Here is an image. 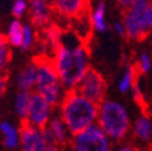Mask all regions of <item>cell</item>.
<instances>
[{"label":"cell","instance_id":"obj_1","mask_svg":"<svg viewBox=\"0 0 152 151\" xmlns=\"http://www.w3.org/2000/svg\"><path fill=\"white\" fill-rule=\"evenodd\" d=\"M50 60L66 91L76 90L91 68L88 46L75 32H64L60 46L53 52Z\"/></svg>","mask_w":152,"mask_h":151},{"label":"cell","instance_id":"obj_2","mask_svg":"<svg viewBox=\"0 0 152 151\" xmlns=\"http://www.w3.org/2000/svg\"><path fill=\"white\" fill-rule=\"evenodd\" d=\"M57 114L66 125L71 135L82 132L98 120V104L86 98L77 90L66 91L57 106Z\"/></svg>","mask_w":152,"mask_h":151},{"label":"cell","instance_id":"obj_3","mask_svg":"<svg viewBox=\"0 0 152 151\" xmlns=\"http://www.w3.org/2000/svg\"><path fill=\"white\" fill-rule=\"evenodd\" d=\"M132 123L129 110L121 101L106 98L98 105L96 124L114 144L126 142L132 133Z\"/></svg>","mask_w":152,"mask_h":151},{"label":"cell","instance_id":"obj_4","mask_svg":"<svg viewBox=\"0 0 152 151\" xmlns=\"http://www.w3.org/2000/svg\"><path fill=\"white\" fill-rule=\"evenodd\" d=\"M122 23L126 30V38L141 42L152 33V0H137L124 11Z\"/></svg>","mask_w":152,"mask_h":151},{"label":"cell","instance_id":"obj_5","mask_svg":"<svg viewBox=\"0 0 152 151\" xmlns=\"http://www.w3.org/2000/svg\"><path fill=\"white\" fill-rule=\"evenodd\" d=\"M38 63V76L34 93L42 97L46 102L56 108L60 105L66 90L64 88L60 78L57 75L53 63L49 57H35Z\"/></svg>","mask_w":152,"mask_h":151},{"label":"cell","instance_id":"obj_6","mask_svg":"<svg viewBox=\"0 0 152 151\" xmlns=\"http://www.w3.org/2000/svg\"><path fill=\"white\" fill-rule=\"evenodd\" d=\"M114 143L101 129L98 124H92L82 132L72 135L68 147L72 151H111Z\"/></svg>","mask_w":152,"mask_h":151},{"label":"cell","instance_id":"obj_7","mask_svg":"<svg viewBox=\"0 0 152 151\" xmlns=\"http://www.w3.org/2000/svg\"><path fill=\"white\" fill-rule=\"evenodd\" d=\"M107 82L104 76L102 75L99 71L94 68H90L88 72L83 76L82 82L77 86V91L83 94L86 98L91 99L95 104H101L103 99H106V94H107Z\"/></svg>","mask_w":152,"mask_h":151},{"label":"cell","instance_id":"obj_8","mask_svg":"<svg viewBox=\"0 0 152 151\" xmlns=\"http://www.w3.org/2000/svg\"><path fill=\"white\" fill-rule=\"evenodd\" d=\"M54 109L49 102L44 99L37 93H31V101H30V108H28V114L25 123L28 125L37 127V128L45 129L49 124L54 113Z\"/></svg>","mask_w":152,"mask_h":151},{"label":"cell","instance_id":"obj_9","mask_svg":"<svg viewBox=\"0 0 152 151\" xmlns=\"http://www.w3.org/2000/svg\"><path fill=\"white\" fill-rule=\"evenodd\" d=\"M133 144L142 151H152V114L148 112L139 113L132 123Z\"/></svg>","mask_w":152,"mask_h":151},{"label":"cell","instance_id":"obj_10","mask_svg":"<svg viewBox=\"0 0 152 151\" xmlns=\"http://www.w3.org/2000/svg\"><path fill=\"white\" fill-rule=\"evenodd\" d=\"M50 146L46 131L22 123L20 125V151H45Z\"/></svg>","mask_w":152,"mask_h":151},{"label":"cell","instance_id":"obj_11","mask_svg":"<svg viewBox=\"0 0 152 151\" xmlns=\"http://www.w3.org/2000/svg\"><path fill=\"white\" fill-rule=\"evenodd\" d=\"M90 0H52L53 13L66 21H79L88 10Z\"/></svg>","mask_w":152,"mask_h":151},{"label":"cell","instance_id":"obj_12","mask_svg":"<svg viewBox=\"0 0 152 151\" xmlns=\"http://www.w3.org/2000/svg\"><path fill=\"white\" fill-rule=\"evenodd\" d=\"M52 0H28V18L37 30H44L53 18Z\"/></svg>","mask_w":152,"mask_h":151},{"label":"cell","instance_id":"obj_13","mask_svg":"<svg viewBox=\"0 0 152 151\" xmlns=\"http://www.w3.org/2000/svg\"><path fill=\"white\" fill-rule=\"evenodd\" d=\"M45 131H46V135L50 140V144L57 146L60 148H65L69 146L72 135L68 131L64 121L58 117V114H54L53 119L49 121L48 127L45 128Z\"/></svg>","mask_w":152,"mask_h":151},{"label":"cell","instance_id":"obj_14","mask_svg":"<svg viewBox=\"0 0 152 151\" xmlns=\"http://www.w3.org/2000/svg\"><path fill=\"white\" fill-rule=\"evenodd\" d=\"M37 76H38V63H37V59H33L16 75L15 83H16V87H18V91L34 93Z\"/></svg>","mask_w":152,"mask_h":151},{"label":"cell","instance_id":"obj_15","mask_svg":"<svg viewBox=\"0 0 152 151\" xmlns=\"http://www.w3.org/2000/svg\"><path fill=\"white\" fill-rule=\"evenodd\" d=\"M106 3L103 0H98L96 3L92 6L91 11L88 14L90 26L95 33L103 34L109 30V22L106 19Z\"/></svg>","mask_w":152,"mask_h":151},{"label":"cell","instance_id":"obj_16","mask_svg":"<svg viewBox=\"0 0 152 151\" xmlns=\"http://www.w3.org/2000/svg\"><path fill=\"white\" fill-rule=\"evenodd\" d=\"M64 29H61L58 25L56 23H50L49 26L41 30V34H39V41H42L45 44V46L49 49L50 52V56L53 55V52L60 46L61 40H63L64 35Z\"/></svg>","mask_w":152,"mask_h":151},{"label":"cell","instance_id":"obj_17","mask_svg":"<svg viewBox=\"0 0 152 151\" xmlns=\"http://www.w3.org/2000/svg\"><path fill=\"white\" fill-rule=\"evenodd\" d=\"M0 133L3 136V144L8 150L19 148L20 143V128L10 121H0Z\"/></svg>","mask_w":152,"mask_h":151},{"label":"cell","instance_id":"obj_18","mask_svg":"<svg viewBox=\"0 0 152 151\" xmlns=\"http://www.w3.org/2000/svg\"><path fill=\"white\" fill-rule=\"evenodd\" d=\"M137 76L139 74L134 68V63H126L120 79L117 80V90L121 94H129L137 83Z\"/></svg>","mask_w":152,"mask_h":151},{"label":"cell","instance_id":"obj_19","mask_svg":"<svg viewBox=\"0 0 152 151\" xmlns=\"http://www.w3.org/2000/svg\"><path fill=\"white\" fill-rule=\"evenodd\" d=\"M23 26H25V23H22L20 19H12V21L10 22L8 27H7V32L4 35H6L7 41H8L11 48H18V49H20L22 37H23Z\"/></svg>","mask_w":152,"mask_h":151},{"label":"cell","instance_id":"obj_20","mask_svg":"<svg viewBox=\"0 0 152 151\" xmlns=\"http://www.w3.org/2000/svg\"><path fill=\"white\" fill-rule=\"evenodd\" d=\"M30 101H31V93L27 91H18L14 101V110H15L18 119L25 123L28 114V108H30Z\"/></svg>","mask_w":152,"mask_h":151},{"label":"cell","instance_id":"obj_21","mask_svg":"<svg viewBox=\"0 0 152 151\" xmlns=\"http://www.w3.org/2000/svg\"><path fill=\"white\" fill-rule=\"evenodd\" d=\"M39 34L37 33V29L31 25V23H25L23 26V37H22V45H20V50L22 52H28L35 48L38 42Z\"/></svg>","mask_w":152,"mask_h":151},{"label":"cell","instance_id":"obj_22","mask_svg":"<svg viewBox=\"0 0 152 151\" xmlns=\"http://www.w3.org/2000/svg\"><path fill=\"white\" fill-rule=\"evenodd\" d=\"M134 68H136L139 75H147L152 69V56L148 52H140L139 56L134 61Z\"/></svg>","mask_w":152,"mask_h":151},{"label":"cell","instance_id":"obj_23","mask_svg":"<svg viewBox=\"0 0 152 151\" xmlns=\"http://www.w3.org/2000/svg\"><path fill=\"white\" fill-rule=\"evenodd\" d=\"M11 57H12L11 46L7 41L6 35L0 33V71H6V68L11 61Z\"/></svg>","mask_w":152,"mask_h":151},{"label":"cell","instance_id":"obj_24","mask_svg":"<svg viewBox=\"0 0 152 151\" xmlns=\"http://www.w3.org/2000/svg\"><path fill=\"white\" fill-rule=\"evenodd\" d=\"M11 14L14 19H22L26 14H28V0H14Z\"/></svg>","mask_w":152,"mask_h":151},{"label":"cell","instance_id":"obj_25","mask_svg":"<svg viewBox=\"0 0 152 151\" xmlns=\"http://www.w3.org/2000/svg\"><path fill=\"white\" fill-rule=\"evenodd\" d=\"M111 151H142V150H140L132 142H125V143H120V144H114Z\"/></svg>","mask_w":152,"mask_h":151},{"label":"cell","instance_id":"obj_26","mask_svg":"<svg viewBox=\"0 0 152 151\" xmlns=\"http://www.w3.org/2000/svg\"><path fill=\"white\" fill-rule=\"evenodd\" d=\"M113 32L118 35V37H122V38H126V30H125V26H124L122 21H117V22L113 23Z\"/></svg>","mask_w":152,"mask_h":151},{"label":"cell","instance_id":"obj_27","mask_svg":"<svg viewBox=\"0 0 152 151\" xmlns=\"http://www.w3.org/2000/svg\"><path fill=\"white\" fill-rule=\"evenodd\" d=\"M130 94H132L133 99L136 101L137 104H139V105H142V99H144V97H142V93H141V88H140L139 83H136V85H134V87L132 88Z\"/></svg>","mask_w":152,"mask_h":151},{"label":"cell","instance_id":"obj_28","mask_svg":"<svg viewBox=\"0 0 152 151\" xmlns=\"http://www.w3.org/2000/svg\"><path fill=\"white\" fill-rule=\"evenodd\" d=\"M7 90V75L4 71H0V97L4 95Z\"/></svg>","mask_w":152,"mask_h":151},{"label":"cell","instance_id":"obj_29","mask_svg":"<svg viewBox=\"0 0 152 151\" xmlns=\"http://www.w3.org/2000/svg\"><path fill=\"white\" fill-rule=\"evenodd\" d=\"M137 0H118V4H120V7L125 11L126 8H129L130 6H133V4L136 3Z\"/></svg>","mask_w":152,"mask_h":151},{"label":"cell","instance_id":"obj_30","mask_svg":"<svg viewBox=\"0 0 152 151\" xmlns=\"http://www.w3.org/2000/svg\"><path fill=\"white\" fill-rule=\"evenodd\" d=\"M45 151H63V148H60V147H57V146H53V144H50L49 147L46 148Z\"/></svg>","mask_w":152,"mask_h":151},{"label":"cell","instance_id":"obj_31","mask_svg":"<svg viewBox=\"0 0 152 151\" xmlns=\"http://www.w3.org/2000/svg\"><path fill=\"white\" fill-rule=\"evenodd\" d=\"M63 151H72V150L69 147H65V148H63Z\"/></svg>","mask_w":152,"mask_h":151}]
</instances>
